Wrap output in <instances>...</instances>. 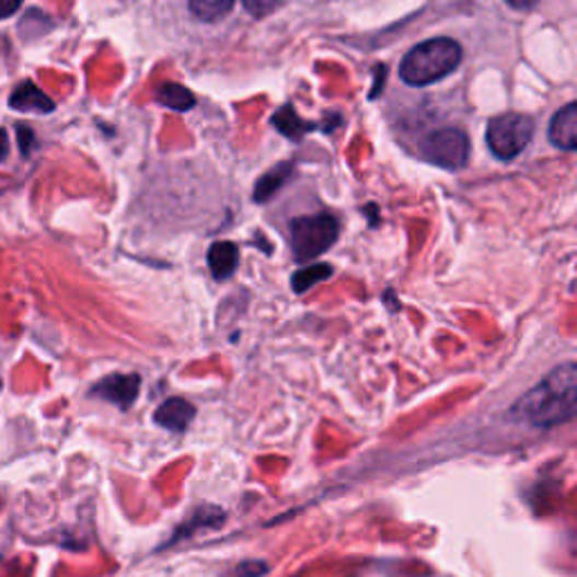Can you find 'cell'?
Instances as JSON below:
<instances>
[{"label":"cell","mask_w":577,"mask_h":577,"mask_svg":"<svg viewBox=\"0 0 577 577\" xmlns=\"http://www.w3.org/2000/svg\"><path fill=\"white\" fill-rule=\"evenodd\" d=\"M577 406V368L564 363L528 391L512 408V415L532 427L551 429L564 425Z\"/></svg>","instance_id":"cell-1"},{"label":"cell","mask_w":577,"mask_h":577,"mask_svg":"<svg viewBox=\"0 0 577 577\" xmlns=\"http://www.w3.org/2000/svg\"><path fill=\"white\" fill-rule=\"evenodd\" d=\"M463 57V50L453 38L438 36L415 46L402 61L400 74L408 86H429L453 72Z\"/></svg>","instance_id":"cell-2"},{"label":"cell","mask_w":577,"mask_h":577,"mask_svg":"<svg viewBox=\"0 0 577 577\" xmlns=\"http://www.w3.org/2000/svg\"><path fill=\"white\" fill-rule=\"evenodd\" d=\"M534 123L521 113H504L487 125V145L496 159L512 161L530 145Z\"/></svg>","instance_id":"cell-3"},{"label":"cell","mask_w":577,"mask_h":577,"mask_svg":"<svg viewBox=\"0 0 577 577\" xmlns=\"http://www.w3.org/2000/svg\"><path fill=\"white\" fill-rule=\"evenodd\" d=\"M338 238V221L332 215L298 217L291 221V244L298 259H314Z\"/></svg>","instance_id":"cell-4"},{"label":"cell","mask_w":577,"mask_h":577,"mask_svg":"<svg viewBox=\"0 0 577 577\" xmlns=\"http://www.w3.org/2000/svg\"><path fill=\"white\" fill-rule=\"evenodd\" d=\"M425 153L431 163L445 170H460L465 168L470 159V140L465 131L447 127L438 129L425 140Z\"/></svg>","instance_id":"cell-5"},{"label":"cell","mask_w":577,"mask_h":577,"mask_svg":"<svg viewBox=\"0 0 577 577\" xmlns=\"http://www.w3.org/2000/svg\"><path fill=\"white\" fill-rule=\"evenodd\" d=\"M138 391H140V379L136 374H111L97 383L93 389V395H100L102 400L120 408H129L136 402Z\"/></svg>","instance_id":"cell-6"},{"label":"cell","mask_w":577,"mask_h":577,"mask_svg":"<svg viewBox=\"0 0 577 577\" xmlns=\"http://www.w3.org/2000/svg\"><path fill=\"white\" fill-rule=\"evenodd\" d=\"M153 419H157V425H161L163 429L181 434L189 427V422L195 419V406H192L187 400L172 397L157 408Z\"/></svg>","instance_id":"cell-7"},{"label":"cell","mask_w":577,"mask_h":577,"mask_svg":"<svg viewBox=\"0 0 577 577\" xmlns=\"http://www.w3.org/2000/svg\"><path fill=\"white\" fill-rule=\"evenodd\" d=\"M551 142L564 151L577 149V104H566L555 113V118L549 129Z\"/></svg>","instance_id":"cell-8"},{"label":"cell","mask_w":577,"mask_h":577,"mask_svg":"<svg viewBox=\"0 0 577 577\" xmlns=\"http://www.w3.org/2000/svg\"><path fill=\"white\" fill-rule=\"evenodd\" d=\"M10 106L21 113H50L55 102L32 82H23L10 97Z\"/></svg>","instance_id":"cell-9"},{"label":"cell","mask_w":577,"mask_h":577,"mask_svg":"<svg viewBox=\"0 0 577 577\" xmlns=\"http://www.w3.org/2000/svg\"><path fill=\"white\" fill-rule=\"evenodd\" d=\"M210 272L217 280H228L238 268V246L230 242H217L208 251Z\"/></svg>","instance_id":"cell-10"},{"label":"cell","mask_w":577,"mask_h":577,"mask_svg":"<svg viewBox=\"0 0 577 577\" xmlns=\"http://www.w3.org/2000/svg\"><path fill=\"white\" fill-rule=\"evenodd\" d=\"M291 174V165H278L274 170H268L259 181H257V187H255V201L264 204L266 199H272L276 192L282 187V183L289 178Z\"/></svg>","instance_id":"cell-11"},{"label":"cell","mask_w":577,"mask_h":577,"mask_svg":"<svg viewBox=\"0 0 577 577\" xmlns=\"http://www.w3.org/2000/svg\"><path fill=\"white\" fill-rule=\"evenodd\" d=\"M235 0H189V10L199 21L215 23L233 10Z\"/></svg>","instance_id":"cell-12"},{"label":"cell","mask_w":577,"mask_h":577,"mask_svg":"<svg viewBox=\"0 0 577 577\" xmlns=\"http://www.w3.org/2000/svg\"><path fill=\"white\" fill-rule=\"evenodd\" d=\"M159 102L174 108V111H189L195 106V95L181 84H163L159 89Z\"/></svg>","instance_id":"cell-13"},{"label":"cell","mask_w":577,"mask_h":577,"mask_svg":"<svg viewBox=\"0 0 577 577\" xmlns=\"http://www.w3.org/2000/svg\"><path fill=\"white\" fill-rule=\"evenodd\" d=\"M330 276H332V266H327V264H312V266L302 268V272H298L293 276V289L298 293H302V291L312 289L314 285H319L321 280H325Z\"/></svg>","instance_id":"cell-14"},{"label":"cell","mask_w":577,"mask_h":577,"mask_svg":"<svg viewBox=\"0 0 577 577\" xmlns=\"http://www.w3.org/2000/svg\"><path fill=\"white\" fill-rule=\"evenodd\" d=\"M274 123H276V127H278L282 134H287L289 138H300V134H302L304 129H310V127H304V125L300 123V118L296 115L293 106H285L282 111H278V113H276V118H274Z\"/></svg>","instance_id":"cell-15"},{"label":"cell","mask_w":577,"mask_h":577,"mask_svg":"<svg viewBox=\"0 0 577 577\" xmlns=\"http://www.w3.org/2000/svg\"><path fill=\"white\" fill-rule=\"evenodd\" d=\"M282 3H285V0H244V8H246L253 16L262 19V16L274 14Z\"/></svg>","instance_id":"cell-16"},{"label":"cell","mask_w":577,"mask_h":577,"mask_svg":"<svg viewBox=\"0 0 577 577\" xmlns=\"http://www.w3.org/2000/svg\"><path fill=\"white\" fill-rule=\"evenodd\" d=\"M19 142H21V151H23V157H30V151H32V142H34V134L32 129L27 127H19Z\"/></svg>","instance_id":"cell-17"},{"label":"cell","mask_w":577,"mask_h":577,"mask_svg":"<svg viewBox=\"0 0 577 577\" xmlns=\"http://www.w3.org/2000/svg\"><path fill=\"white\" fill-rule=\"evenodd\" d=\"M23 5V0H0V21L10 19L12 14H16V10Z\"/></svg>","instance_id":"cell-18"},{"label":"cell","mask_w":577,"mask_h":577,"mask_svg":"<svg viewBox=\"0 0 577 577\" xmlns=\"http://www.w3.org/2000/svg\"><path fill=\"white\" fill-rule=\"evenodd\" d=\"M506 3L510 8H515V10H530V8H534L536 3H540V0H506Z\"/></svg>","instance_id":"cell-19"},{"label":"cell","mask_w":577,"mask_h":577,"mask_svg":"<svg viewBox=\"0 0 577 577\" xmlns=\"http://www.w3.org/2000/svg\"><path fill=\"white\" fill-rule=\"evenodd\" d=\"M8 151H10V138H8L5 129H0V161H5Z\"/></svg>","instance_id":"cell-20"}]
</instances>
